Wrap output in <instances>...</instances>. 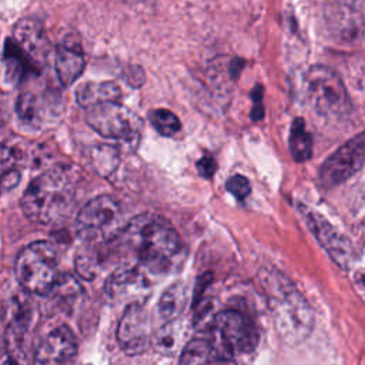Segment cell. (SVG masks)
Here are the masks:
<instances>
[{"instance_id":"6da1fadb","label":"cell","mask_w":365,"mask_h":365,"mask_svg":"<svg viewBox=\"0 0 365 365\" xmlns=\"http://www.w3.org/2000/svg\"><path fill=\"white\" fill-rule=\"evenodd\" d=\"M121 234L123 242L137 259L135 264L148 274H168L184 259L178 232L157 214L144 212L133 217Z\"/></svg>"},{"instance_id":"7a4b0ae2","label":"cell","mask_w":365,"mask_h":365,"mask_svg":"<svg viewBox=\"0 0 365 365\" xmlns=\"http://www.w3.org/2000/svg\"><path fill=\"white\" fill-rule=\"evenodd\" d=\"M258 278L279 336L291 345L305 341L314 328V314L307 299L274 267H261Z\"/></svg>"},{"instance_id":"3957f363","label":"cell","mask_w":365,"mask_h":365,"mask_svg":"<svg viewBox=\"0 0 365 365\" xmlns=\"http://www.w3.org/2000/svg\"><path fill=\"white\" fill-rule=\"evenodd\" d=\"M76 192V171L68 165H54L30 181L21 197V210L33 222L56 224L70 214Z\"/></svg>"},{"instance_id":"277c9868","label":"cell","mask_w":365,"mask_h":365,"mask_svg":"<svg viewBox=\"0 0 365 365\" xmlns=\"http://www.w3.org/2000/svg\"><path fill=\"white\" fill-rule=\"evenodd\" d=\"M14 272L21 288L30 294L47 295L58 278V257L48 241H34L16 258Z\"/></svg>"},{"instance_id":"5b68a950","label":"cell","mask_w":365,"mask_h":365,"mask_svg":"<svg viewBox=\"0 0 365 365\" xmlns=\"http://www.w3.org/2000/svg\"><path fill=\"white\" fill-rule=\"evenodd\" d=\"M308 100L315 111L328 118H344L351 110V98L341 77L327 66H312L305 74Z\"/></svg>"},{"instance_id":"8992f818","label":"cell","mask_w":365,"mask_h":365,"mask_svg":"<svg viewBox=\"0 0 365 365\" xmlns=\"http://www.w3.org/2000/svg\"><path fill=\"white\" fill-rule=\"evenodd\" d=\"M121 205L111 195H98L78 211L76 230L84 241H108L121 232Z\"/></svg>"},{"instance_id":"52a82bcc","label":"cell","mask_w":365,"mask_h":365,"mask_svg":"<svg viewBox=\"0 0 365 365\" xmlns=\"http://www.w3.org/2000/svg\"><path fill=\"white\" fill-rule=\"evenodd\" d=\"M87 124L100 135L118 141H135L143 130V120L117 101H106L86 108Z\"/></svg>"},{"instance_id":"ba28073f","label":"cell","mask_w":365,"mask_h":365,"mask_svg":"<svg viewBox=\"0 0 365 365\" xmlns=\"http://www.w3.org/2000/svg\"><path fill=\"white\" fill-rule=\"evenodd\" d=\"M212 344L225 356L251 352L257 342L258 334L251 321L237 309L221 311L214 318Z\"/></svg>"},{"instance_id":"9c48e42d","label":"cell","mask_w":365,"mask_h":365,"mask_svg":"<svg viewBox=\"0 0 365 365\" xmlns=\"http://www.w3.org/2000/svg\"><path fill=\"white\" fill-rule=\"evenodd\" d=\"M364 160L365 137L364 133H359L324 161L318 173L319 184L324 188H332L344 182L362 168Z\"/></svg>"},{"instance_id":"30bf717a","label":"cell","mask_w":365,"mask_h":365,"mask_svg":"<svg viewBox=\"0 0 365 365\" xmlns=\"http://www.w3.org/2000/svg\"><path fill=\"white\" fill-rule=\"evenodd\" d=\"M106 292L117 304H144L151 294L148 272L137 264L123 265L107 279Z\"/></svg>"},{"instance_id":"8fae6325","label":"cell","mask_w":365,"mask_h":365,"mask_svg":"<svg viewBox=\"0 0 365 365\" xmlns=\"http://www.w3.org/2000/svg\"><path fill=\"white\" fill-rule=\"evenodd\" d=\"M298 207L307 221V225L309 227L318 242L322 245V248L332 258V261L338 267L348 269L355 259V251L351 241L321 215L312 212L301 204Z\"/></svg>"},{"instance_id":"7c38bea8","label":"cell","mask_w":365,"mask_h":365,"mask_svg":"<svg viewBox=\"0 0 365 365\" xmlns=\"http://www.w3.org/2000/svg\"><path fill=\"white\" fill-rule=\"evenodd\" d=\"M151 318L144 304L127 305L117 328V339L123 351L130 355L141 354L151 345Z\"/></svg>"},{"instance_id":"4fadbf2b","label":"cell","mask_w":365,"mask_h":365,"mask_svg":"<svg viewBox=\"0 0 365 365\" xmlns=\"http://www.w3.org/2000/svg\"><path fill=\"white\" fill-rule=\"evenodd\" d=\"M77 354V339L67 325L54 327L36 346L34 359L40 365H67Z\"/></svg>"},{"instance_id":"5bb4252c","label":"cell","mask_w":365,"mask_h":365,"mask_svg":"<svg viewBox=\"0 0 365 365\" xmlns=\"http://www.w3.org/2000/svg\"><path fill=\"white\" fill-rule=\"evenodd\" d=\"M4 348L14 365H33L36 346L30 332V317L16 315L4 331Z\"/></svg>"},{"instance_id":"9a60e30c","label":"cell","mask_w":365,"mask_h":365,"mask_svg":"<svg viewBox=\"0 0 365 365\" xmlns=\"http://www.w3.org/2000/svg\"><path fill=\"white\" fill-rule=\"evenodd\" d=\"M325 19L331 33L341 41H352L361 34V14L348 0H329Z\"/></svg>"},{"instance_id":"2e32d148","label":"cell","mask_w":365,"mask_h":365,"mask_svg":"<svg viewBox=\"0 0 365 365\" xmlns=\"http://www.w3.org/2000/svg\"><path fill=\"white\" fill-rule=\"evenodd\" d=\"M13 40L30 58V61L40 70L48 51V43L43 27L33 19L20 20L13 30Z\"/></svg>"},{"instance_id":"e0dca14e","label":"cell","mask_w":365,"mask_h":365,"mask_svg":"<svg viewBox=\"0 0 365 365\" xmlns=\"http://www.w3.org/2000/svg\"><path fill=\"white\" fill-rule=\"evenodd\" d=\"M86 66V58L81 47L68 41H63L56 47L54 67L56 74L61 86H71L83 73Z\"/></svg>"},{"instance_id":"ac0fdd59","label":"cell","mask_w":365,"mask_h":365,"mask_svg":"<svg viewBox=\"0 0 365 365\" xmlns=\"http://www.w3.org/2000/svg\"><path fill=\"white\" fill-rule=\"evenodd\" d=\"M108 241H86V244L77 251L74 267L77 274L83 279H94L103 269L110 252Z\"/></svg>"},{"instance_id":"d6986e66","label":"cell","mask_w":365,"mask_h":365,"mask_svg":"<svg viewBox=\"0 0 365 365\" xmlns=\"http://www.w3.org/2000/svg\"><path fill=\"white\" fill-rule=\"evenodd\" d=\"M27 158L17 145L0 144V192L13 190L21 180Z\"/></svg>"},{"instance_id":"ffe728a7","label":"cell","mask_w":365,"mask_h":365,"mask_svg":"<svg viewBox=\"0 0 365 365\" xmlns=\"http://www.w3.org/2000/svg\"><path fill=\"white\" fill-rule=\"evenodd\" d=\"M120 98L121 88L114 81H88L80 84L76 90V101L84 108L106 101H117Z\"/></svg>"},{"instance_id":"44dd1931","label":"cell","mask_w":365,"mask_h":365,"mask_svg":"<svg viewBox=\"0 0 365 365\" xmlns=\"http://www.w3.org/2000/svg\"><path fill=\"white\" fill-rule=\"evenodd\" d=\"M184 335L185 328L180 318L167 321L157 332H153L151 345L163 355H174L184 346Z\"/></svg>"},{"instance_id":"7402d4cb","label":"cell","mask_w":365,"mask_h":365,"mask_svg":"<svg viewBox=\"0 0 365 365\" xmlns=\"http://www.w3.org/2000/svg\"><path fill=\"white\" fill-rule=\"evenodd\" d=\"M222 354L215 348L212 341L192 338L181 348L180 365H211Z\"/></svg>"},{"instance_id":"603a6c76","label":"cell","mask_w":365,"mask_h":365,"mask_svg":"<svg viewBox=\"0 0 365 365\" xmlns=\"http://www.w3.org/2000/svg\"><path fill=\"white\" fill-rule=\"evenodd\" d=\"M187 304V287L182 282H175L168 287L158 299V315L164 322L181 317Z\"/></svg>"},{"instance_id":"cb8c5ba5","label":"cell","mask_w":365,"mask_h":365,"mask_svg":"<svg viewBox=\"0 0 365 365\" xmlns=\"http://www.w3.org/2000/svg\"><path fill=\"white\" fill-rule=\"evenodd\" d=\"M16 111L19 118L33 127H40L46 121L44 106L34 93L23 91L16 101Z\"/></svg>"},{"instance_id":"d4e9b609","label":"cell","mask_w":365,"mask_h":365,"mask_svg":"<svg viewBox=\"0 0 365 365\" xmlns=\"http://www.w3.org/2000/svg\"><path fill=\"white\" fill-rule=\"evenodd\" d=\"M289 151L295 161H305L312 154V137L301 117L295 118L289 131Z\"/></svg>"},{"instance_id":"484cf974","label":"cell","mask_w":365,"mask_h":365,"mask_svg":"<svg viewBox=\"0 0 365 365\" xmlns=\"http://www.w3.org/2000/svg\"><path fill=\"white\" fill-rule=\"evenodd\" d=\"M148 118H150L151 125L161 135L171 137V135L177 134L181 130V123H180L178 117L173 111H170V110L155 108V110L150 111Z\"/></svg>"},{"instance_id":"4316f807","label":"cell","mask_w":365,"mask_h":365,"mask_svg":"<svg viewBox=\"0 0 365 365\" xmlns=\"http://www.w3.org/2000/svg\"><path fill=\"white\" fill-rule=\"evenodd\" d=\"M91 157L94 167L103 175L113 173L118 164V154L114 147L110 145H97L96 148H93Z\"/></svg>"},{"instance_id":"83f0119b","label":"cell","mask_w":365,"mask_h":365,"mask_svg":"<svg viewBox=\"0 0 365 365\" xmlns=\"http://www.w3.org/2000/svg\"><path fill=\"white\" fill-rule=\"evenodd\" d=\"M225 187H227V191H230L238 200H244L251 191L250 181L244 175H232L225 182Z\"/></svg>"},{"instance_id":"f1b7e54d","label":"cell","mask_w":365,"mask_h":365,"mask_svg":"<svg viewBox=\"0 0 365 365\" xmlns=\"http://www.w3.org/2000/svg\"><path fill=\"white\" fill-rule=\"evenodd\" d=\"M197 168H198V173L201 174V177L211 178L214 175V173L217 171V163L211 155H202L200 158V161L197 163Z\"/></svg>"},{"instance_id":"f546056e","label":"cell","mask_w":365,"mask_h":365,"mask_svg":"<svg viewBox=\"0 0 365 365\" xmlns=\"http://www.w3.org/2000/svg\"><path fill=\"white\" fill-rule=\"evenodd\" d=\"M251 97L254 100V108L251 111V117L252 120H259L264 115V108H262V87L259 84L255 86V88L251 91Z\"/></svg>"},{"instance_id":"4dcf8cb0","label":"cell","mask_w":365,"mask_h":365,"mask_svg":"<svg viewBox=\"0 0 365 365\" xmlns=\"http://www.w3.org/2000/svg\"><path fill=\"white\" fill-rule=\"evenodd\" d=\"M124 76L133 87H140L144 83V71L138 66H131L130 68H125Z\"/></svg>"},{"instance_id":"1f68e13d","label":"cell","mask_w":365,"mask_h":365,"mask_svg":"<svg viewBox=\"0 0 365 365\" xmlns=\"http://www.w3.org/2000/svg\"><path fill=\"white\" fill-rule=\"evenodd\" d=\"M0 365H14L4 348V344H0Z\"/></svg>"},{"instance_id":"d6a6232c","label":"cell","mask_w":365,"mask_h":365,"mask_svg":"<svg viewBox=\"0 0 365 365\" xmlns=\"http://www.w3.org/2000/svg\"><path fill=\"white\" fill-rule=\"evenodd\" d=\"M211 365H235V362L231 359V356H218Z\"/></svg>"}]
</instances>
